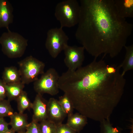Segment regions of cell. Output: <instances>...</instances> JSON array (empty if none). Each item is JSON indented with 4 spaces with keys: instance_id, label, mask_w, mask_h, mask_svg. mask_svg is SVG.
<instances>
[{
    "instance_id": "cell-1",
    "label": "cell",
    "mask_w": 133,
    "mask_h": 133,
    "mask_svg": "<svg viewBox=\"0 0 133 133\" xmlns=\"http://www.w3.org/2000/svg\"><path fill=\"white\" fill-rule=\"evenodd\" d=\"M97 59L75 71L63 73L58 84L74 109L87 118L101 122L109 119L120 101L126 80L120 70L108 73L104 60Z\"/></svg>"
},
{
    "instance_id": "cell-2",
    "label": "cell",
    "mask_w": 133,
    "mask_h": 133,
    "mask_svg": "<svg viewBox=\"0 0 133 133\" xmlns=\"http://www.w3.org/2000/svg\"><path fill=\"white\" fill-rule=\"evenodd\" d=\"M75 36L90 54L97 58L116 56L126 46L133 25L120 17L114 0H81Z\"/></svg>"
},
{
    "instance_id": "cell-3",
    "label": "cell",
    "mask_w": 133,
    "mask_h": 133,
    "mask_svg": "<svg viewBox=\"0 0 133 133\" xmlns=\"http://www.w3.org/2000/svg\"><path fill=\"white\" fill-rule=\"evenodd\" d=\"M0 37V44L3 53L11 58L21 57L28 46V40L19 33L9 29Z\"/></svg>"
},
{
    "instance_id": "cell-4",
    "label": "cell",
    "mask_w": 133,
    "mask_h": 133,
    "mask_svg": "<svg viewBox=\"0 0 133 133\" xmlns=\"http://www.w3.org/2000/svg\"><path fill=\"white\" fill-rule=\"evenodd\" d=\"M80 4L76 0H65L56 5L55 16L60 27L70 28L78 24L80 13Z\"/></svg>"
},
{
    "instance_id": "cell-5",
    "label": "cell",
    "mask_w": 133,
    "mask_h": 133,
    "mask_svg": "<svg viewBox=\"0 0 133 133\" xmlns=\"http://www.w3.org/2000/svg\"><path fill=\"white\" fill-rule=\"evenodd\" d=\"M21 82L24 84L34 82L44 72L45 64L32 56H28L18 63Z\"/></svg>"
},
{
    "instance_id": "cell-6",
    "label": "cell",
    "mask_w": 133,
    "mask_h": 133,
    "mask_svg": "<svg viewBox=\"0 0 133 133\" xmlns=\"http://www.w3.org/2000/svg\"><path fill=\"white\" fill-rule=\"evenodd\" d=\"M60 76L53 68H50L41 75L40 77L34 82L33 88L37 94H47L52 96L59 92L58 81Z\"/></svg>"
},
{
    "instance_id": "cell-7",
    "label": "cell",
    "mask_w": 133,
    "mask_h": 133,
    "mask_svg": "<svg viewBox=\"0 0 133 133\" xmlns=\"http://www.w3.org/2000/svg\"><path fill=\"white\" fill-rule=\"evenodd\" d=\"M47 34L45 47L51 56L55 58L68 45L69 38L61 27L49 29Z\"/></svg>"
},
{
    "instance_id": "cell-8",
    "label": "cell",
    "mask_w": 133,
    "mask_h": 133,
    "mask_svg": "<svg viewBox=\"0 0 133 133\" xmlns=\"http://www.w3.org/2000/svg\"><path fill=\"white\" fill-rule=\"evenodd\" d=\"M83 46L67 45L64 50V62L68 70L74 71L81 67L84 58Z\"/></svg>"
},
{
    "instance_id": "cell-9",
    "label": "cell",
    "mask_w": 133,
    "mask_h": 133,
    "mask_svg": "<svg viewBox=\"0 0 133 133\" xmlns=\"http://www.w3.org/2000/svg\"><path fill=\"white\" fill-rule=\"evenodd\" d=\"M48 101L43 95L37 94L32 103L33 114L32 120L38 122L47 119Z\"/></svg>"
},
{
    "instance_id": "cell-10",
    "label": "cell",
    "mask_w": 133,
    "mask_h": 133,
    "mask_svg": "<svg viewBox=\"0 0 133 133\" xmlns=\"http://www.w3.org/2000/svg\"><path fill=\"white\" fill-rule=\"evenodd\" d=\"M58 100L51 98L48 101L47 119L56 125L62 123L66 116Z\"/></svg>"
},
{
    "instance_id": "cell-11",
    "label": "cell",
    "mask_w": 133,
    "mask_h": 133,
    "mask_svg": "<svg viewBox=\"0 0 133 133\" xmlns=\"http://www.w3.org/2000/svg\"><path fill=\"white\" fill-rule=\"evenodd\" d=\"M13 8L7 0H0V28L9 29V25L13 23Z\"/></svg>"
},
{
    "instance_id": "cell-12",
    "label": "cell",
    "mask_w": 133,
    "mask_h": 133,
    "mask_svg": "<svg viewBox=\"0 0 133 133\" xmlns=\"http://www.w3.org/2000/svg\"><path fill=\"white\" fill-rule=\"evenodd\" d=\"M10 117L9 124L13 130L17 133L25 131L29 124L26 114L15 112Z\"/></svg>"
},
{
    "instance_id": "cell-13",
    "label": "cell",
    "mask_w": 133,
    "mask_h": 133,
    "mask_svg": "<svg viewBox=\"0 0 133 133\" xmlns=\"http://www.w3.org/2000/svg\"><path fill=\"white\" fill-rule=\"evenodd\" d=\"M119 16L124 18L133 17V0H114Z\"/></svg>"
},
{
    "instance_id": "cell-14",
    "label": "cell",
    "mask_w": 133,
    "mask_h": 133,
    "mask_svg": "<svg viewBox=\"0 0 133 133\" xmlns=\"http://www.w3.org/2000/svg\"><path fill=\"white\" fill-rule=\"evenodd\" d=\"M66 124L77 133L81 131L87 123V118L79 113L67 116Z\"/></svg>"
},
{
    "instance_id": "cell-15",
    "label": "cell",
    "mask_w": 133,
    "mask_h": 133,
    "mask_svg": "<svg viewBox=\"0 0 133 133\" xmlns=\"http://www.w3.org/2000/svg\"><path fill=\"white\" fill-rule=\"evenodd\" d=\"M2 81L5 84H11L21 82L19 70L15 67L5 68L2 76Z\"/></svg>"
},
{
    "instance_id": "cell-16",
    "label": "cell",
    "mask_w": 133,
    "mask_h": 133,
    "mask_svg": "<svg viewBox=\"0 0 133 133\" xmlns=\"http://www.w3.org/2000/svg\"><path fill=\"white\" fill-rule=\"evenodd\" d=\"M6 97L8 100L11 101L16 100L23 91L25 84L21 82L19 83L5 84Z\"/></svg>"
},
{
    "instance_id": "cell-17",
    "label": "cell",
    "mask_w": 133,
    "mask_h": 133,
    "mask_svg": "<svg viewBox=\"0 0 133 133\" xmlns=\"http://www.w3.org/2000/svg\"><path fill=\"white\" fill-rule=\"evenodd\" d=\"M124 47L126 50L124 59L119 65L121 68L123 69L121 73L123 76H124L127 71L133 69V45L125 46Z\"/></svg>"
},
{
    "instance_id": "cell-18",
    "label": "cell",
    "mask_w": 133,
    "mask_h": 133,
    "mask_svg": "<svg viewBox=\"0 0 133 133\" xmlns=\"http://www.w3.org/2000/svg\"><path fill=\"white\" fill-rule=\"evenodd\" d=\"M16 100L19 113H23L26 110L32 109V103L30 101L25 91H23Z\"/></svg>"
},
{
    "instance_id": "cell-19",
    "label": "cell",
    "mask_w": 133,
    "mask_h": 133,
    "mask_svg": "<svg viewBox=\"0 0 133 133\" xmlns=\"http://www.w3.org/2000/svg\"><path fill=\"white\" fill-rule=\"evenodd\" d=\"M58 101L63 111L67 116L73 113L74 109L73 105L66 94H64L63 96L60 97Z\"/></svg>"
},
{
    "instance_id": "cell-20",
    "label": "cell",
    "mask_w": 133,
    "mask_h": 133,
    "mask_svg": "<svg viewBox=\"0 0 133 133\" xmlns=\"http://www.w3.org/2000/svg\"><path fill=\"white\" fill-rule=\"evenodd\" d=\"M10 102L5 99L0 101V118L10 117L14 113Z\"/></svg>"
},
{
    "instance_id": "cell-21",
    "label": "cell",
    "mask_w": 133,
    "mask_h": 133,
    "mask_svg": "<svg viewBox=\"0 0 133 133\" xmlns=\"http://www.w3.org/2000/svg\"><path fill=\"white\" fill-rule=\"evenodd\" d=\"M39 127L41 133H55L57 125L47 119L40 122Z\"/></svg>"
},
{
    "instance_id": "cell-22",
    "label": "cell",
    "mask_w": 133,
    "mask_h": 133,
    "mask_svg": "<svg viewBox=\"0 0 133 133\" xmlns=\"http://www.w3.org/2000/svg\"><path fill=\"white\" fill-rule=\"evenodd\" d=\"M108 119L101 122V133H120L118 129L112 126L108 122Z\"/></svg>"
},
{
    "instance_id": "cell-23",
    "label": "cell",
    "mask_w": 133,
    "mask_h": 133,
    "mask_svg": "<svg viewBox=\"0 0 133 133\" xmlns=\"http://www.w3.org/2000/svg\"><path fill=\"white\" fill-rule=\"evenodd\" d=\"M26 133H41L38 122L32 120L26 129Z\"/></svg>"
},
{
    "instance_id": "cell-24",
    "label": "cell",
    "mask_w": 133,
    "mask_h": 133,
    "mask_svg": "<svg viewBox=\"0 0 133 133\" xmlns=\"http://www.w3.org/2000/svg\"><path fill=\"white\" fill-rule=\"evenodd\" d=\"M55 133H77L66 124L62 123L57 125Z\"/></svg>"
},
{
    "instance_id": "cell-25",
    "label": "cell",
    "mask_w": 133,
    "mask_h": 133,
    "mask_svg": "<svg viewBox=\"0 0 133 133\" xmlns=\"http://www.w3.org/2000/svg\"><path fill=\"white\" fill-rule=\"evenodd\" d=\"M5 84L2 80L0 79V101L5 99L6 97Z\"/></svg>"
},
{
    "instance_id": "cell-26",
    "label": "cell",
    "mask_w": 133,
    "mask_h": 133,
    "mask_svg": "<svg viewBox=\"0 0 133 133\" xmlns=\"http://www.w3.org/2000/svg\"><path fill=\"white\" fill-rule=\"evenodd\" d=\"M9 123H7L3 118H0V133H3L8 129Z\"/></svg>"
},
{
    "instance_id": "cell-27",
    "label": "cell",
    "mask_w": 133,
    "mask_h": 133,
    "mask_svg": "<svg viewBox=\"0 0 133 133\" xmlns=\"http://www.w3.org/2000/svg\"><path fill=\"white\" fill-rule=\"evenodd\" d=\"M3 133H16V132L11 128L8 129Z\"/></svg>"
},
{
    "instance_id": "cell-28",
    "label": "cell",
    "mask_w": 133,
    "mask_h": 133,
    "mask_svg": "<svg viewBox=\"0 0 133 133\" xmlns=\"http://www.w3.org/2000/svg\"><path fill=\"white\" fill-rule=\"evenodd\" d=\"M26 133L25 131L22 132L18 133Z\"/></svg>"
}]
</instances>
